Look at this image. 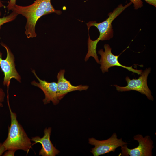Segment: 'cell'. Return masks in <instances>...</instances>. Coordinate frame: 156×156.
Segmentation results:
<instances>
[{
    "label": "cell",
    "instance_id": "1",
    "mask_svg": "<svg viewBox=\"0 0 156 156\" xmlns=\"http://www.w3.org/2000/svg\"><path fill=\"white\" fill-rule=\"evenodd\" d=\"M132 3L130 2L125 6L119 5L112 12L108 14V17L103 21L97 23L96 21H90L86 23L88 31L90 28L94 26L96 27L99 32V37L96 40H92L89 34L88 40V52L85 56V61L86 62L90 57L94 58L96 62L99 63L96 52V48L98 42L100 40H109L113 36V30L112 24L114 20L125 9L130 6Z\"/></svg>",
    "mask_w": 156,
    "mask_h": 156
},
{
    "label": "cell",
    "instance_id": "2",
    "mask_svg": "<svg viewBox=\"0 0 156 156\" xmlns=\"http://www.w3.org/2000/svg\"><path fill=\"white\" fill-rule=\"evenodd\" d=\"M10 114L11 124L8 128L7 138L3 143L6 151L22 150L29 152L32 146L30 139L17 119L16 113L12 111L8 104Z\"/></svg>",
    "mask_w": 156,
    "mask_h": 156
},
{
    "label": "cell",
    "instance_id": "3",
    "mask_svg": "<svg viewBox=\"0 0 156 156\" xmlns=\"http://www.w3.org/2000/svg\"><path fill=\"white\" fill-rule=\"evenodd\" d=\"M48 0H35L33 4L27 6L16 4L12 9V12L21 14L26 18L25 34L27 38L36 36L35 26L39 18L44 15Z\"/></svg>",
    "mask_w": 156,
    "mask_h": 156
},
{
    "label": "cell",
    "instance_id": "4",
    "mask_svg": "<svg viewBox=\"0 0 156 156\" xmlns=\"http://www.w3.org/2000/svg\"><path fill=\"white\" fill-rule=\"evenodd\" d=\"M0 44L5 48L7 52L6 57L3 59L2 58V54L0 51V66L4 75L3 85L7 86V93H8L9 87L11 79H14L21 83V77L16 69L14 57L10 49L3 43L2 42Z\"/></svg>",
    "mask_w": 156,
    "mask_h": 156
},
{
    "label": "cell",
    "instance_id": "5",
    "mask_svg": "<svg viewBox=\"0 0 156 156\" xmlns=\"http://www.w3.org/2000/svg\"><path fill=\"white\" fill-rule=\"evenodd\" d=\"M151 70L150 68H146L143 72H142L141 76L138 79H133L131 80L129 77H126L125 80L127 83V85L125 86L121 87L116 85L114 86L119 92L131 90L137 91L142 94L145 95L149 100L153 101L154 99L153 97L147 84V77Z\"/></svg>",
    "mask_w": 156,
    "mask_h": 156
},
{
    "label": "cell",
    "instance_id": "6",
    "mask_svg": "<svg viewBox=\"0 0 156 156\" xmlns=\"http://www.w3.org/2000/svg\"><path fill=\"white\" fill-rule=\"evenodd\" d=\"M89 143L94 146L90 151L94 156L114 152L116 149L128 143L123 141L122 138L118 139L116 133L113 134L109 139L104 140H99L93 138H89Z\"/></svg>",
    "mask_w": 156,
    "mask_h": 156
},
{
    "label": "cell",
    "instance_id": "7",
    "mask_svg": "<svg viewBox=\"0 0 156 156\" xmlns=\"http://www.w3.org/2000/svg\"><path fill=\"white\" fill-rule=\"evenodd\" d=\"M135 140L139 143L138 146L134 148L130 149L125 144L121 147L122 151L119 156H151L152 150L154 147L153 142L150 136L143 137L140 134L137 135L133 137Z\"/></svg>",
    "mask_w": 156,
    "mask_h": 156
},
{
    "label": "cell",
    "instance_id": "8",
    "mask_svg": "<svg viewBox=\"0 0 156 156\" xmlns=\"http://www.w3.org/2000/svg\"><path fill=\"white\" fill-rule=\"evenodd\" d=\"M105 51L103 49L99 50L98 54L101 56L99 60L101 65L100 67L103 73L108 72L109 68L115 66H120L126 68L129 71L135 73L138 75H141L142 70L134 69L132 66H127L122 65L118 60L120 55H115L111 52L112 48L108 44H105L104 46Z\"/></svg>",
    "mask_w": 156,
    "mask_h": 156
},
{
    "label": "cell",
    "instance_id": "9",
    "mask_svg": "<svg viewBox=\"0 0 156 156\" xmlns=\"http://www.w3.org/2000/svg\"><path fill=\"white\" fill-rule=\"evenodd\" d=\"M32 72L38 81H33L31 84L40 89L44 92L45 98L43 100L44 104L49 103L51 101L54 105L58 104L60 101L57 97V85L55 82H49L40 79L37 75L35 71L32 69Z\"/></svg>",
    "mask_w": 156,
    "mask_h": 156
},
{
    "label": "cell",
    "instance_id": "10",
    "mask_svg": "<svg viewBox=\"0 0 156 156\" xmlns=\"http://www.w3.org/2000/svg\"><path fill=\"white\" fill-rule=\"evenodd\" d=\"M51 131V127L46 128L44 131V135L42 138H41L38 136L31 138V141L34 142L32 144V146L37 143L42 144V147L39 152V155L55 156L60 152L53 146L51 141L50 137Z\"/></svg>",
    "mask_w": 156,
    "mask_h": 156
},
{
    "label": "cell",
    "instance_id": "11",
    "mask_svg": "<svg viewBox=\"0 0 156 156\" xmlns=\"http://www.w3.org/2000/svg\"><path fill=\"white\" fill-rule=\"evenodd\" d=\"M65 72V70L61 69L57 75V97L59 101L68 92L77 90H86L89 88L87 85L74 86L72 85L70 81L64 77Z\"/></svg>",
    "mask_w": 156,
    "mask_h": 156
},
{
    "label": "cell",
    "instance_id": "12",
    "mask_svg": "<svg viewBox=\"0 0 156 156\" xmlns=\"http://www.w3.org/2000/svg\"><path fill=\"white\" fill-rule=\"evenodd\" d=\"M1 12L0 11V16L1 15ZM18 14L17 13L12 12L9 15L0 18V30L1 26L4 24L10 22L15 20Z\"/></svg>",
    "mask_w": 156,
    "mask_h": 156
},
{
    "label": "cell",
    "instance_id": "13",
    "mask_svg": "<svg viewBox=\"0 0 156 156\" xmlns=\"http://www.w3.org/2000/svg\"><path fill=\"white\" fill-rule=\"evenodd\" d=\"M51 0H48L47 2L44 15L53 13H55L58 15H60L62 13L61 11L55 10L51 4Z\"/></svg>",
    "mask_w": 156,
    "mask_h": 156
},
{
    "label": "cell",
    "instance_id": "14",
    "mask_svg": "<svg viewBox=\"0 0 156 156\" xmlns=\"http://www.w3.org/2000/svg\"><path fill=\"white\" fill-rule=\"evenodd\" d=\"M133 4L134 8L137 9L143 6V2L141 0H129Z\"/></svg>",
    "mask_w": 156,
    "mask_h": 156
},
{
    "label": "cell",
    "instance_id": "15",
    "mask_svg": "<svg viewBox=\"0 0 156 156\" xmlns=\"http://www.w3.org/2000/svg\"><path fill=\"white\" fill-rule=\"evenodd\" d=\"M16 0H10L8 2V4L7 6V9L8 11H10L16 5Z\"/></svg>",
    "mask_w": 156,
    "mask_h": 156
},
{
    "label": "cell",
    "instance_id": "16",
    "mask_svg": "<svg viewBox=\"0 0 156 156\" xmlns=\"http://www.w3.org/2000/svg\"><path fill=\"white\" fill-rule=\"evenodd\" d=\"M5 96V94L3 90L0 88V107H3V106L1 103L4 101Z\"/></svg>",
    "mask_w": 156,
    "mask_h": 156
},
{
    "label": "cell",
    "instance_id": "17",
    "mask_svg": "<svg viewBox=\"0 0 156 156\" xmlns=\"http://www.w3.org/2000/svg\"><path fill=\"white\" fill-rule=\"evenodd\" d=\"M16 151L12 150H8L5 152L3 155V156H14Z\"/></svg>",
    "mask_w": 156,
    "mask_h": 156
},
{
    "label": "cell",
    "instance_id": "18",
    "mask_svg": "<svg viewBox=\"0 0 156 156\" xmlns=\"http://www.w3.org/2000/svg\"><path fill=\"white\" fill-rule=\"evenodd\" d=\"M6 151V150L3 143H0V156L2 155L3 153Z\"/></svg>",
    "mask_w": 156,
    "mask_h": 156
},
{
    "label": "cell",
    "instance_id": "19",
    "mask_svg": "<svg viewBox=\"0 0 156 156\" xmlns=\"http://www.w3.org/2000/svg\"><path fill=\"white\" fill-rule=\"evenodd\" d=\"M148 4L156 7V0H144Z\"/></svg>",
    "mask_w": 156,
    "mask_h": 156
},
{
    "label": "cell",
    "instance_id": "20",
    "mask_svg": "<svg viewBox=\"0 0 156 156\" xmlns=\"http://www.w3.org/2000/svg\"><path fill=\"white\" fill-rule=\"evenodd\" d=\"M5 7V6L2 4V2L1 1V0H0V8H1V7Z\"/></svg>",
    "mask_w": 156,
    "mask_h": 156
},
{
    "label": "cell",
    "instance_id": "21",
    "mask_svg": "<svg viewBox=\"0 0 156 156\" xmlns=\"http://www.w3.org/2000/svg\"></svg>",
    "mask_w": 156,
    "mask_h": 156
}]
</instances>
